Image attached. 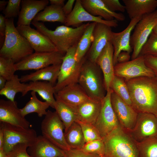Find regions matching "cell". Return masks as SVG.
Returning a JSON list of instances; mask_svg holds the SVG:
<instances>
[{"instance_id": "cell-10", "label": "cell", "mask_w": 157, "mask_h": 157, "mask_svg": "<svg viewBox=\"0 0 157 157\" xmlns=\"http://www.w3.org/2000/svg\"><path fill=\"white\" fill-rule=\"evenodd\" d=\"M64 54L58 51L35 52L15 63L16 71L38 70L50 65L61 64Z\"/></svg>"}, {"instance_id": "cell-45", "label": "cell", "mask_w": 157, "mask_h": 157, "mask_svg": "<svg viewBox=\"0 0 157 157\" xmlns=\"http://www.w3.org/2000/svg\"><path fill=\"white\" fill-rule=\"evenodd\" d=\"M145 64L154 73L157 77V57L151 55L144 56Z\"/></svg>"}, {"instance_id": "cell-32", "label": "cell", "mask_w": 157, "mask_h": 157, "mask_svg": "<svg viewBox=\"0 0 157 157\" xmlns=\"http://www.w3.org/2000/svg\"><path fill=\"white\" fill-rule=\"evenodd\" d=\"M64 135L65 141L70 149H81L85 143L81 127L76 121L64 132Z\"/></svg>"}, {"instance_id": "cell-14", "label": "cell", "mask_w": 157, "mask_h": 157, "mask_svg": "<svg viewBox=\"0 0 157 157\" xmlns=\"http://www.w3.org/2000/svg\"><path fill=\"white\" fill-rule=\"evenodd\" d=\"M129 132L137 142L157 138V117L150 113H138L135 126Z\"/></svg>"}, {"instance_id": "cell-51", "label": "cell", "mask_w": 157, "mask_h": 157, "mask_svg": "<svg viewBox=\"0 0 157 157\" xmlns=\"http://www.w3.org/2000/svg\"><path fill=\"white\" fill-rule=\"evenodd\" d=\"M8 1H6L5 0L0 1V11H3L6 7V6L7 5Z\"/></svg>"}, {"instance_id": "cell-3", "label": "cell", "mask_w": 157, "mask_h": 157, "mask_svg": "<svg viewBox=\"0 0 157 157\" xmlns=\"http://www.w3.org/2000/svg\"><path fill=\"white\" fill-rule=\"evenodd\" d=\"M102 140L105 146L104 157H140L137 142L120 126Z\"/></svg>"}, {"instance_id": "cell-34", "label": "cell", "mask_w": 157, "mask_h": 157, "mask_svg": "<svg viewBox=\"0 0 157 157\" xmlns=\"http://www.w3.org/2000/svg\"><path fill=\"white\" fill-rule=\"evenodd\" d=\"M27 85L28 84L21 82L20 78L15 74L11 79L7 81L4 87L0 90V94L4 96L9 100L14 101L17 93L21 92L22 96H25Z\"/></svg>"}, {"instance_id": "cell-2", "label": "cell", "mask_w": 157, "mask_h": 157, "mask_svg": "<svg viewBox=\"0 0 157 157\" xmlns=\"http://www.w3.org/2000/svg\"><path fill=\"white\" fill-rule=\"evenodd\" d=\"M89 23L84 24L75 28L60 26L51 30L43 22L33 21L31 23L37 30L49 39L58 51L65 54L68 49L77 45Z\"/></svg>"}, {"instance_id": "cell-41", "label": "cell", "mask_w": 157, "mask_h": 157, "mask_svg": "<svg viewBox=\"0 0 157 157\" xmlns=\"http://www.w3.org/2000/svg\"><path fill=\"white\" fill-rule=\"evenodd\" d=\"M21 0H9L3 13L6 19L14 18L19 16L21 5Z\"/></svg>"}, {"instance_id": "cell-38", "label": "cell", "mask_w": 157, "mask_h": 157, "mask_svg": "<svg viewBox=\"0 0 157 157\" xmlns=\"http://www.w3.org/2000/svg\"><path fill=\"white\" fill-rule=\"evenodd\" d=\"M15 64L12 60L0 57V76L7 81L11 79L17 71Z\"/></svg>"}, {"instance_id": "cell-11", "label": "cell", "mask_w": 157, "mask_h": 157, "mask_svg": "<svg viewBox=\"0 0 157 157\" xmlns=\"http://www.w3.org/2000/svg\"><path fill=\"white\" fill-rule=\"evenodd\" d=\"M112 90L110 89L101 101V106L94 126L103 139L113 129L120 126L112 108L110 96Z\"/></svg>"}, {"instance_id": "cell-24", "label": "cell", "mask_w": 157, "mask_h": 157, "mask_svg": "<svg viewBox=\"0 0 157 157\" xmlns=\"http://www.w3.org/2000/svg\"><path fill=\"white\" fill-rule=\"evenodd\" d=\"M84 8L95 16H100L104 20H111L115 18L117 21H123L125 17L122 13H117L110 10L102 0H81Z\"/></svg>"}, {"instance_id": "cell-33", "label": "cell", "mask_w": 157, "mask_h": 157, "mask_svg": "<svg viewBox=\"0 0 157 157\" xmlns=\"http://www.w3.org/2000/svg\"><path fill=\"white\" fill-rule=\"evenodd\" d=\"M36 93L35 91H31L30 100L24 107L20 109V113L23 117H25L27 115L33 113H37L40 117L46 114L47 110L50 106V105L46 101H42L39 100L36 96Z\"/></svg>"}, {"instance_id": "cell-43", "label": "cell", "mask_w": 157, "mask_h": 157, "mask_svg": "<svg viewBox=\"0 0 157 157\" xmlns=\"http://www.w3.org/2000/svg\"><path fill=\"white\" fill-rule=\"evenodd\" d=\"M111 11L113 12L119 11L124 12L125 11L124 6L122 5L118 0H102Z\"/></svg>"}, {"instance_id": "cell-8", "label": "cell", "mask_w": 157, "mask_h": 157, "mask_svg": "<svg viewBox=\"0 0 157 157\" xmlns=\"http://www.w3.org/2000/svg\"><path fill=\"white\" fill-rule=\"evenodd\" d=\"M157 23V10L143 15L134 28L131 35L130 45L133 50L131 60L139 55L142 47L149 38Z\"/></svg>"}, {"instance_id": "cell-54", "label": "cell", "mask_w": 157, "mask_h": 157, "mask_svg": "<svg viewBox=\"0 0 157 157\" xmlns=\"http://www.w3.org/2000/svg\"><path fill=\"white\" fill-rule=\"evenodd\" d=\"M153 31L155 34H157V23L154 28Z\"/></svg>"}, {"instance_id": "cell-49", "label": "cell", "mask_w": 157, "mask_h": 157, "mask_svg": "<svg viewBox=\"0 0 157 157\" xmlns=\"http://www.w3.org/2000/svg\"><path fill=\"white\" fill-rule=\"evenodd\" d=\"M4 138V133L3 123L0 122V149L3 147Z\"/></svg>"}, {"instance_id": "cell-12", "label": "cell", "mask_w": 157, "mask_h": 157, "mask_svg": "<svg viewBox=\"0 0 157 157\" xmlns=\"http://www.w3.org/2000/svg\"><path fill=\"white\" fill-rule=\"evenodd\" d=\"M115 76L129 80L141 76H155L153 72L146 65L144 56L123 63H117L114 66Z\"/></svg>"}, {"instance_id": "cell-35", "label": "cell", "mask_w": 157, "mask_h": 157, "mask_svg": "<svg viewBox=\"0 0 157 157\" xmlns=\"http://www.w3.org/2000/svg\"><path fill=\"white\" fill-rule=\"evenodd\" d=\"M110 88L125 102L131 106L129 90L123 78L115 76L111 83Z\"/></svg>"}, {"instance_id": "cell-53", "label": "cell", "mask_w": 157, "mask_h": 157, "mask_svg": "<svg viewBox=\"0 0 157 157\" xmlns=\"http://www.w3.org/2000/svg\"><path fill=\"white\" fill-rule=\"evenodd\" d=\"M0 157H7L6 153L2 148L0 149Z\"/></svg>"}, {"instance_id": "cell-6", "label": "cell", "mask_w": 157, "mask_h": 157, "mask_svg": "<svg viewBox=\"0 0 157 157\" xmlns=\"http://www.w3.org/2000/svg\"><path fill=\"white\" fill-rule=\"evenodd\" d=\"M77 46L68 49L64 55L57 81L54 86L55 93L66 86L78 83L81 67L86 56L80 62L76 60L75 55Z\"/></svg>"}, {"instance_id": "cell-9", "label": "cell", "mask_w": 157, "mask_h": 157, "mask_svg": "<svg viewBox=\"0 0 157 157\" xmlns=\"http://www.w3.org/2000/svg\"><path fill=\"white\" fill-rule=\"evenodd\" d=\"M2 123L4 138L2 148L6 154L19 144H24L29 147L34 143L37 139L36 132L33 129L25 128Z\"/></svg>"}, {"instance_id": "cell-13", "label": "cell", "mask_w": 157, "mask_h": 157, "mask_svg": "<svg viewBox=\"0 0 157 157\" xmlns=\"http://www.w3.org/2000/svg\"><path fill=\"white\" fill-rule=\"evenodd\" d=\"M110 101L120 126L130 132L135 126L138 113L131 106L125 102L113 90L110 96Z\"/></svg>"}, {"instance_id": "cell-37", "label": "cell", "mask_w": 157, "mask_h": 157, "mask_svg": "<svg viewBox=\"0 0 157 157\" xmlns=\"http://www.w3.org/2000/svg\"><path fill=\"white\" fill-rule=\"evenodd\" d=\"M82 151L90 154L97 155L104 157L105 146L103 140H97L86 142L81 149Z\"/></svg>"}, {"instance_id": "cell-19", "label": "cell", "mask_w": 157, "mask_h": 157, "mask_svg": "<svg viewBox=\"0 0 157 157\" xmlns=\"http://www.w3.org/2000/svg\"><path fill=\"white\" fill-rule=\"evenodd\" d=\"M142 16L137 17L131 19L128 26L122 31L119 33L113 32L110 42L114 48V66L117 63V58L121 52L125 51L130 53L133 51L130 43L131 33Z\"/></svg>"}, {"instance_id": "cell-17", "label": "cell", "mask_w": 157, "mask_h": 157, "mask_svg": "<svg viewBox=\"0 0 157 157\" xmlns=\"http://www.w3.org/2000/svg\"><path fill=\"white\" fill-rule=\"evenodd\" d=\"M111 27L105 24L96 23L93 32V40L86 55L89 60L96 63L97 59L107 44L110 42L112 33Z\"/></svg>"}, {"instance_id": "cell-28", "label": "cell", "mask_w": 157, "mask_h": 157, "mask_svg": "<svg viewBox=\"0 0 157 157\" xmlns=\"http://www.w3.org/2000/svg\"><path fill=\"white\" fill-rule=\"evenodd\" d=\"M54 86L47 81L30 82L28 84L25 92V95L29 91L37 92L44 100L48 102L50 107L54 108L56 102Z\"/></svg>"}, {"instance_id": "cell-50", "label": "cell", "mask_w": 157, "mask_h": 157, "mask_svg": "<svg viewBox=\"0 0 157 157\" xmlns=\"http://www.w3.org/2000/svg\"><path fill=\"white\" fill-rule=\"evenodd\" d=\"M64 0H50L49 1L51 5L63 7L65 5Z\"/></svg>"}, {"instance_id": "cell-1", "label": "cell", "mask_w": 157, "mask_h": 157, "mask_svg": "<svg viewBox=\"0 0 157 157\" xmlns=\"http://www.w3.org/2000/svg\"><path fill=\"white\" fill-rule=\"evenodd\" d=\"M124 80L133 108L138 113H150L157 117V77L141 76Z\"/></svg>"}, {"instance_id": "cell-40", "label": "cell", "mask_w": 157, "mask_h": 157, "mask_svg": "<svg viewBox=\"0 0 157 157\" xmlns=\"http://www.w3.org/2000/svg\"><path fill=\"white\" fill-rule=\"evenodd\" d=\"M76 122L79 124L81 127L85 143L94 140L102 139L94 125L84 123L78 120Z\"/></svg>"}, {"instance_id": "cell-22", "label": "cell", "mask_w": 157, "mask_h": 157, "mask_svg": "<svg viewBox=\"0 0 157 157\" xmlns=\"http://www.w3.org/2000/svg\"><path fill=\"white\" fill-rule=\"evenodd\" d=\"M48 0H22L17 26H30L34 18L41 10L48 6Z\"/></svg>"}, {"instance_id": "cell-25", "label": "cell", "mask_w": 157, "mask_h": 157, "mask_svg": "<svg viewBox=\"0 0 157 157\" xmlns=\"http://www.w3.org/2000/svg\"><path fill=\"white\" fill-rule=\"evenodd\" d=\"M61 64L52 65L22 76L20 78L21 82L24 83L28 81H47L55 86L57 81Z\"/></svg>"}, {"instance_id": "cell-36", "label": "cell", "mask_w": 157, "mask_h": 157, "mask_svg": "<svg viewBox=\"0 0 157 157\" xmlns=\"http://www.w3.org/2000/svg\"><path fill=\"white\" fill-rule=\"evenodd\" d=\"M137 142L140 157H157V138H149Z\"/></svg>"}, {"instance_id": "cell-30", "label": "cell", "mask_w": 157, "mask_h": 157, "mask_svg": "<svg viewBox=\"0 0 157 157\" xmlns=\"http://www.w3.org/2000/svg\"><path fill=\"white\" fill-rule=\"evenodd\" d=\"M96 23H90L76 47L75 58L78 62L83 60L89 50L93 40V32Z\"/></svg>"}, {"instance_id": "cell-46", "label": "cell", "mask_w": 157, "mask_h": 157, "mask_svg": "<svg viewBox=\"0 0 157 157\" xmlns=\"http://www.w3.org/2000/svg\"><path fill=\"white\" fill-rule=\"evenodd\" d=\"M6 18L2 14L0 15V47L2 46L5 40L6 30Z\"/></svg>"}, {"instance_id": "cell-5", "label": "cell", "mask_w": 157, "mask_h": 157, "mask_svg": "<svg viewBox=\"0 0 157 157\" xmlns=\"http://www.w3.org/2000/svg\"><path fill=\"white\" fill-rule=\"evenodd\" d=\"M101 71L96 63L89 60L86 57L78 81L90 98L98 101H101L107 92Z\"/></svg>"}, {"instance_id": "cell-48", "label": "cell", "mask_w": 157, "mask_h": 157, "mask_svg": "<svg viewBox=\"0 0 157 157\" xmlns=\"http://www.w3.org/2000/svg\"><path fill=\"white\" fill-rule=\"evenodd\" d=\"M75 1L74 0H68L63 7V12L66 16L69 15L72 12Z\"/></svg>"}, {"instance_id": "cell-29", "label": "cell", "mask_w": 157, "mask_h": 157, "mask_svg": "<svg viewBox=\"0 0 157 157\" xmlns=\"http://www.w3.org/2000/svg\"><path fill=\"white\" fill-rule=\"evenodd\" d=\"M55 99L54 109L64 125L65 132L74 122L78 120L77 107L71 106L58 99Z\"/></svg>"}, {"instance_id": "cell-42", "label": "cell", "mask_w": 157, "mask_h": 157, "mask_svg": "<svg viewBox=\"0 0 157 157\" xmlns=\"http://www.w3.org/2000/svg\"><path fill=\"white\" fill-rule=\"evenodd\" d=\"M28 146L24 144H19L15 146L7 154V157H32L28 153Z\"/></svg>"}, {"instance_id": "cell-18", "label": "cell", "mask_w": 157, "mask_h": 157, "mask_svg": "<svg viewBox=\"0 0 157 157\" xmlns=\"http://www.w3.org/2000/svg\"><path fill=\"white\" fill-rule=\"evenodd\" d=\"M0 122L25 128H30V123L23 117L17 102L0 100Z\"/></svg>"}, {"instance_id": "cell-20", "label": "cell", "mask_w": 157, "mask_h": 157, "mask_svg": "<svg viewBox=\"0 0 157 157\" xmlns=\"http://www.w3.org/2000/svg\"><path fill=\"white\" fill-rule=\"evenodd\" d=\"M114 48L108 42L98 57L96 63L100 67L103 75L106 90L110 89L111 83L115 76L113 61Z\"/></svg>"}, {"instance_id": "cell-47", "label": "cell", "mask_w": 157, "mask_h": 157, "mask_svg": "<svg viewBox=\"0 0 157 157\" xmlns=\"http://www.w3.org/2000/svg\"><path fill=\"white\" fill-rule=\"evenodd\" d=\"M131 56L130 53L125 51L121 52L118 56L117 61V63H123L129 61Z\"/></svg>"}, {"instance_id": "cell-16", "label": "cell", "mask_w": 157, "mask_h": 157, "mask_svg": "<svg viewBox=\"0 0 157 157\" xmlns=\"http://www.w3.org/2000/svg\"><path fill=\"white\" fill-rule=\"evenodd\" d=\"M117 21L115 19L106 20L100 16L92 15L83 7L81 0H76L72 12L66 16L64 24L67 26L78 27L83 22H92L104 24L111 27L116 28L118 26Z\"/></svg>"}, {"instance_id": "cell-4", "label": "cell", "mask_w": 157, "mask_h": 157, "mask_svg": "<svg viewBox=\"0 0 157 157\" xmlns=\"http://www.w3.org/2000/svg\"><path fill=\"white\" fill-rule=\"evenodd\" d=\"M4 41L0 50V57L12 60L15 63L33 53L29 43L15 26L14 18L6 19Z\"/></svg>"}, {"instance_id": "cell-39", "label": "cell", "mask_w": 157, "mask_h": 157, "mask_svg": "<svg viewBox=\"0 0 157 157\" xmlns=\"http://www.w3.org/2000/svg\"><path fill=\"white\" fill-rule=\"evenodd\" d=\"M146 55L157 57V34L153 31L141 49L139 56Z\"/></svg>"}, {"instance_id": "cell-44", "label": "cell", "mask_w": 157, "mask_h": 157, "mask_svg": "<svg viewBox=\"0 0 157 157\" xmlns=\"http://www.w3.org/2000/svg\"><path fill=\"white\" fill-rule=\"evenodd\" d=\"M64 151L65 157H101L97 154L86 153L77 149H70Z\"/></svg>"}, {"instance_id": "cell-7", "label": "cell", "mask_w": 157, "mask_h": 157, "mask_svg": "<svg viewBox=\"0 0 157 157\" xmlns=\"http://www.w3.org/2000/svg\"><path fill=\"white\" fill-rule=\"evenodd\" d=\"M42 136L63 151L70 149L65 138L64 125L56 111H47L41 125Z\"/></svg>"}, {"instance_id": "cell-23", "label": "cell", "mask_w": 157, "mask_h": 157, "mask_svg": "<svg viewBox=\"0 0 157 157\" xmlns=\"http://www.w3.org/2000/svg\"><path fill=\"white\" fill-rule=\"evenodd\" d=\"M54 97L55 99L76 107L90 99L78 83L65 87L55 93Z\"/></svg>"}, {"instance_id": "cell-31", "label": "cell", "mask_w": 157, "mask_h": 157, "mask_svg": "<svg viewBox=\"0 0 157 157\" xmlns=\"http://www.w3.org/2000/svg\"><path fill=\"white\" fill-rule=\"evenodd\" d=\"M66 18L63 7L53 5L46 6L36 15L33 21L42 22H59L64 24Z\"/></svg>"}, {"instance_id": "cell-27", "label": "cell", "mask_w": 157, "mask_h": 157, "mask_svg": "<svg viewBox=\"0 0 157 157\" xmlns=\"http://www.w3.org/2000/svg\"><path fill=\"white\" fill-rule=\"evenodd\" d=\"M101 101L89 99L78 106L77 120L94 125L100 113Z\"/></svg>"}, {"instance_id": "cell-52", "label": "cell", "mask_w": 157, "mask_h": 157, "mask_svg": "<svg viewBox=\"0 0 157 157\" xmlns=\"http://www.w3.org/2000/svg\"><path fill=\"white\" fill-rule=\"evenodd\" d=\"M7 80L3 77L0 76V90L5 87Z\"/></svg>"}, {"instance_id": "cell-21", "label": "cell", "mask_w": 157, "mask_h": 157, "mask_svg": "<svg viewBox=\"0 0 157 157\" xmlns=\"http://www.w3.org/2000/svg\"><path fill=\"white\" fill-rule=\"evenodd\" d=\"M27 151L32 157H65L64 151L42 135L37 136L34 143L27 148Z\"/></svg>"}, {"instance_id": "cell-26", "label": "cell", "mask_w": 157, "mask_h": 157, "mask_svg": "<svg viewBox=\"0 0 157 157\" xmlns=\"http://www.w3.org/2000/svg\"><path fill=\"white\" fill-rule=\"evenodd\" d=\"M122 1L131 19L152 13L157 7V0H123Z\"/></svg>"}, {"instance_id": "cell-15", "label": "cell", "mask_w": 157, "mask_h": 157, "mask_svg": "<svg viewBox=\"0 0 157 157\" xmlns=\"http://www.w3.org/2000/svg\"><path fill=\"white\" fill-rule=\"evenodd\" d=\"M26 38L35 52H51L58 51L53 43L47 36L30 26L22 25L16 27Z\"/></svg>"}]
</instances>
